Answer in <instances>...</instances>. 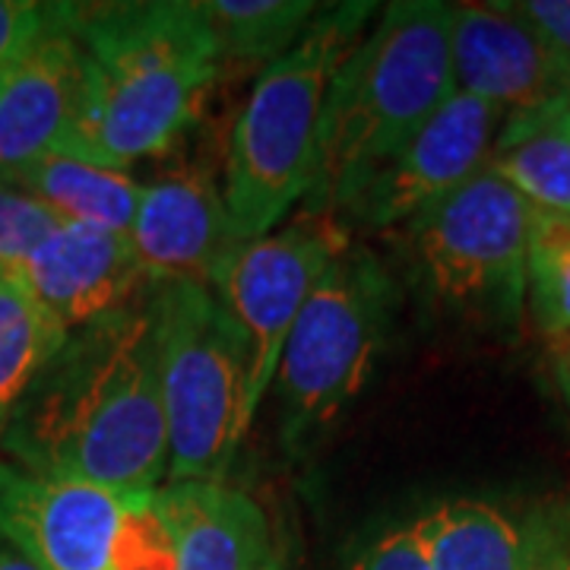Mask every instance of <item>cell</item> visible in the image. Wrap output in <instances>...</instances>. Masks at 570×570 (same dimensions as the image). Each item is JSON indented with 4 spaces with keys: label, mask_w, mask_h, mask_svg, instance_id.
<instances>
[{
    "label": "cell",
    "mask_w": 570,
    "mask_h": 570,
    "mask_svg": "<svg viewBox=\"0 0 570 570\" xmlns=\"http://www.w3.org/2000/svg\"><path fill=\"white\" fill-rule=\"evenodd\" d=\"M504 115L489 102L453 92L419 134L390 159L346 213L367 228H396L489 168Z\"/></svg>",
    "instance_id": "11"
},
{
    "label": "cell",
    "mask_w": 570,
    "mask_h": 570,
    "mask_svg": "<svg viewBox=\"0 0 570 570\" xmlns=\"http://www.w3.org/2000/svg\"><path fill=\"white\" fill-rule=\"evenodd\" d=\"M153 494L51 479L0 456V542L39 570H130Z\"/></svg>",
    "instance_id": "9"
},
{
    "label": "cell",
    "mask_w": 570,
    "mask_h": 570,
    "mask_svg": "<svg viewBox=\"0 0 570 570\" xmlns=\"http://www.w3.org/2000/svg\"><path fill=\"white\" fill-rule=\"evenodd\" d=\"M374 10L367 0L321 10L298 45L254 82L225 149L223 194L242 242L264 238L305 204L330 82L367 32Z\"/></svg>",
    "instance_id": "4"
},
{
    "label": "cell",
    "mask_w": 570,
    "mask_h": 570,
    "mask_svg": "<svg viewBox=\"0 0 570 570\" xmlns=\"http://www.w3.org/2000/svg\"><path fill=\"white\" fill-rule=\"evenodd\" d=\"M61 225V219L22 190L20 184L0 175V273H17L41 247V242Z\"/></svg>",
    "instance_id": "22"
},
{
    "label": "cell",
    "mask_w": 570,
    "mask_h": 570,
    "mask_svg": "<svg viewBox=\"0 0 570 570\" xmlns=\"http://www.w3.org/2000/svg\"><path fill=\"white\" fill-rule=\"evenodd\" d=\"M352 570H434L428 561L425 546L419 539L415 523L400 527V530L384 532L381 539H374L358 558Z\"/></svg>",
    "instance_id": "24"
},
{
    "label": "cell",
    "mask_w": 570,
    "mask_h": 570,
    "mask_svg": "<svg viewBox=\"0 0 570 570\" xmlns=\"http://www.w3.org/2000/svg\"><path fill=\"white\" fill-rule=\"evenodd\" d=\"M96 67L92 163L127 171L197 121L219 77V48L197 0L70 3Z\"/></svg>",
    "instance_id": "3"
},
{
    "label": "cell",
    "mask_w": 570,
    "mask_h": 570,
    "mask_svg": "<svg viewBox=\"0 0 570 570\" xmlns=\"http://www.w3.org/2000/svg\"><path fill=\"white\" fill-rule=\"evenodd\" d=\"M450 61L456 92L501 115L527 111L570 92V58L508 3H453Z\"/></svg>",
    "instance_id": "12"
},
{
    "label": "cell",
    "mask_w": 570,
    "mask_h": 570,
    "mask_svg": "<svg viewBox=\"0 0 570 570\" xmlns=\"http://www.w3.org/2000/svg\"><path fill=\"white\" fill-rule=\"evenodd\" d=\"M346 247V225L333 216L302 213L264 238L242 242L216 269L209 288L238 326L247 352L245 431L273 390L283 348L311 288Z\"/></svg>",
    "instance_id": "8"
},
{
    "label": "cell",
    "mask_w": 570,
    "mask_h": 570,
    "mask_svg": "<svg viewBox=\"0 0 570 570\" xmlns=\"http://www.w3.org/2000/svg\"><path fill=\"white\" fill-rule=\"evenodd\" d=\"M393 279L374 250L348 245L311 288L276 371L279 434L302 448L362 393L387 343Z\"/></svg>",
    "instance_id": "6"
},
{
    "label": "cell",
    "mask_w": 570,
    "mask_h": 570,
    "mask_svg": "<svg viewBox=\"0 0 570 570\" xmlns=\"http://www.w3.org/2000/svg\"><path fill=\"white\" fill-rule=\"evenodd\" d=\"M67 333L17 273H0V431Z\"/></svg>",
    "instance_id": "20"
},
{
    "label": "cell",
    "mask_w": 570,
    "mask_h": 570,
    "mask_svg": "<svg viewBox=\"0 0 570 570\" xmlns=\"http://www.w3.org/2000/svg\"><path fill=\"white\" fill-rule=\"evenodd\" d=\"M127 242L149 285H209L223 261L242 245L225 194L200 168H181L142 184Z\"/></svg>",
    "instance_id": "13"
},
{
    "label": "cell",
    "mask_w": 570,
    "mask_h": 570,
    "mask_svg": "<svg viewBox=\"0 0 570 570\" xmlns=\"http://www.w3.org/2000/svg\"><path fill=\"white\" fill-rule=\"evenodd\" d=\"M527 302L546 336H570V216L535 206L527 242Z\"/></svg>",
    "instance_id": "21"
},
{
    "label": "cell",
    "mask_w": 570,
    "mask_h": 570,
    "mask_svg": "<svg viewBox=\"0 0 570 570\" xmlns=\"http://www.w3.org/2000/svg\"><path fill=\"white\" fill-rule=\"evenodd\" d=\"M7 178L39 197L61 223L89 225L118 235H130L142 200V184L134 181L127 171L77 156H48L22 165Z\"/></svg>",
    "instance_id": "18"
},
{
    "label": "cell",
    "mask_w": 570,
    "mask_h": 570,
    "mask_svg": "<svg viewBox=\"0 0 570 570\" xmlns=\"http://www.w3.org/2000/svg\"><path fill=\"white\" fill-rule=\"evenodd\" d=\"M530 570H570V508L554 510L549 539Z\"/></svg>",
    "instance_id": "26"
},
{
    "label": "cell",
    "mask_w": 570,
    "mask_h": 570,
    "mask_svg": "<svg viewBox=\"0 0 570 570\" xmlns=\"http://www.w3.org/2000/svg\"><path fill=\"white\" fill-rule=\"evenodd\" d=\"M58 3L39 0H0V70L20 55L32 39H39L55 17Z\"/></svg>",
    "instance_id": "23"
},
{
    "label": "cell",
    "mask_w": 570,
    "mask_h": 570,
    "mask_svg": "<svg viewBox=\"0 0 570 570\" xmlns=\"http://www.w3.org/2000/svg\"><path fill=\"white\" fill-rule=\"evenodd\" d=\"M554 510L513 520L489 501H441L415 520L434 570H530L549 539Z\"/></svg>",
    "instance_id": "16"
},
{
    "label": "cell",
    "mask_w": 570,
    "mask_h": 570,
    "mask_svg": "<svg viewBox=\"0 0 570 570\" xmlns=\"http://www.w3.org/2000/svg\"><path fill=\"white\" fill-rule=\"evenodd\" d=\"M96 67L58 3L39 39L0 70V175L48 156L92 163Z\"/></svg>",
    "instance_id": "10"
},
{
    "label": "cell",
    "mask_w": 570,
    "mask_h": 570,
    "mask_svg": "<svg viewBox=\"0 0 570 570\" xmlns=\"http://www.w3.org/2000/svg\"><path fill=\"white\" fill-rule=\"evenodd\" d=\"M450 17L453 3L396 0L355 41L330 82L305 213H346L456 92Z\"/></svg>",
    "instance_id": "2"
},
{
    "label": "cell",
    "mask_w": 570,
    "mask_h": 570,
    "mask_svg": "<svg viewBox=\"0 0 570 570\" xmlns=\"http://www.w3.org/2000/svg\"><path fill=\"white\" fill-rule=\"evenodd\" d=\"M13 466L121 494L168 482V425L149 288L67 333L0 431Z\"/></svg>",
    "instance_id": "1"
},
{
    "label": "cell",
    "mask_w": 570,
    "mask_h": 570,
    "mask_svg": "<svg viewBox=\"0 0 570 570\" xmlns=\"http://www.w3.org/2000/svg\"><path fill=\"white\" fill-rule=\"evenodd\" d=\"M508 7L570 58V0H513Z\"/></svg>",
    "instance_id": "25"
},
{
    "label": "cell",
    "mask_w": 570,
    "mask_h": 570,
    "mask_svg": "<svg viewBox=\"0 0 570 570\" xmlns=\"http://www.w3.org/2000/svg\"><path fill=\"white\" fill-rule=\"evenodd\" d=\"M530 219V200L482 168L403 228L428 288L444 305L517 321L527 305Z\"/></svg>",
    "instance_id": "7"
},
{
    "label": "cell",
    "mask_w": 570,
    "mask_h": 570,
    "mask_svg": "<svg viewBox=\"0 0 570 570\" xmlns=\"http://www.w3.org/2000/svg\"><path fill=\"white\" fill-rule=\"evenodd\" d=\"M0 570H39L32 561H26L20 551H13L10 546L0 542Z\"/></svg>",
    "instance_id": "28"
},
{
    "label": "cell",
    "mask_w": 570,
    "mask_h": 570,
    "mask_svg": "<svg viewBox=\"0 0 570 570\" xmlns=\"http://www.w3.org/2000/svg\"><path fill=\"white\" fill-rule=\"evenodd\" d=\"M20 279L63 333L130 305L149 288L127 235L61 223L26 261Z\"/></svg>",
    "instance_id": "14"
},
{
    "label": "cell",
    "mask_w": 570,
    "mask_h": 570,
    "mask_svg": "<svg viewBox=\"0 0 570 570\" xmlns=\"http://www.w3.org/2000/svg\"><path fill=\"white\" fill-rule=\"evenodd\" d=\"M489 168L535 209L570 216V92L504 115Z\"/></svg>",
    "instance_id": "17"
},
{
    "label": "cell",
    "mask_w": 570,
    "mask_h": 570,
    "mask_svg": "<svg viewBox=\"0 0 570 570\" xmlns=\"http://www.w3.org/2000/svg\"><path fill=\"white\" fill-rule=\"evenodd\" d=\"M168 425V482H225L245 444L247 352L209 285H149Z\"/></svg>",
    "instance_id": "5"
},
{
    "label": "cell",
    "mask_w": 570,
    "mask_h": 570,
    "mask_svg": "<svg viewBox=\"0 0 570 570\" xmlns=\"http://www.w3.org/2000/svg\"><path fill=\"white\" fill-rule=\"evenodd\" d=\"M156 508L171 535L168 570H261L273 554L264 508L228 482H165Z\"/></svg>",
    "instance_id": "15"
},
{
    "label": "cell",
    "mask_w": 570,
    "mask_h": 570,
    "mask_svg": "<svg viewBox=\"0 0 570 570\" xmlns=\"http://www.w3.org/2000/svg\"><path fill=\"white\" fill-rule=\"evenodd\" d=\"M261 570H285V568H283V561H279V554H269L264 564H261Z\"/></svg>",
    "instance_id": "29"
},
{
    "label": "cell",
    "mask_w": 570,
    "mask_h": 570,
    "mask_svg": "<svg viewBox=\"0 0 570 570\" xmlns=\"http://www.w3.org/2000/svg\"><path fill=\"white\" fill-rule=\"evenodd\" d=\"M558 346H554V374H558V384L564 390V396H568L570 403V336L564 340H554Z\"/></svg>",
    "instance_id": "27"
},
{
    "label": "cell",
    "mask_w": 570,
    "mask_h": 570,
    "mask_svg": "<svg viewBox=\"0 0 570 570\" xmlns=\"http://www.w3.org/2000/svg\"><path fill=\"white\" fill-rule=\"evenodd\" d=\"M219 61L269 63L288 55L321 13L314 0H197Z\"/></svg>",
    "instance_id": "19"
}]
</instances>
